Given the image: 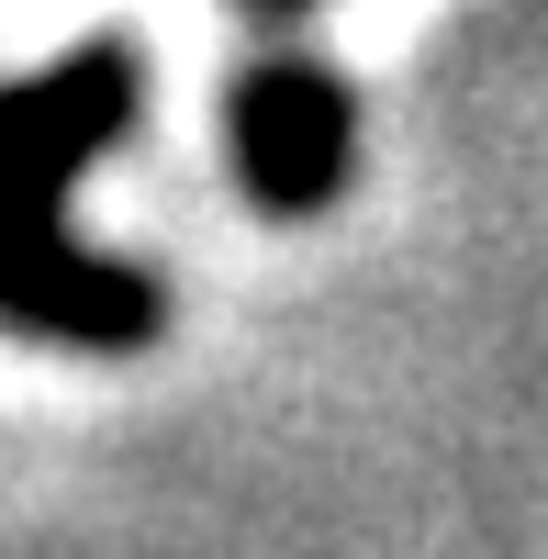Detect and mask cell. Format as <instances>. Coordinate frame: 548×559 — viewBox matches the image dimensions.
<instances>
[{
	"label": "cell",
	"mask_w": 548,
	"mask_h": 559,
	"mask_svg": "<svg viewBox=\"0 0 548 559\" xmlns=\"http://www.w3.org/2000/svg\"><path fill=\"white\" fill-rule=\"evenodd\" d=\"M347 79L325 57H302V45H258V57L236 68V90H224V146H236V179L258 213H313L336 202L347 179Z\"/></svg>",
	"instance_id": "2"
},
{
	"label": "cell",
	"mask_w": 548,
	"mask_h": 559,
	"mask_svg": "<svg viewBox=\"0 0 548 559\" xmlns=\"http://www.w3.org/2000/svg\"><path fill=\"white\" fill-rule=\"evenodd\" d=\"M146 112V57L134 45H79L68 68L0 79V324L45 347H146L157 280L112 269L68 236V191L90 157H112Z\"/></svg>",
	"instance_id": "1"
},
{
	"label": "cell",
	"mask_w": 548,
	"mask_h": 559,
	"mask_svg": "<svg viewBox=\"0 0 548 559\" xmlns=\"http://www.w3.org/2000/svg\"><path fill=\"white\" fill-rule=\"evenodd\" d=\"M247 12H258V23H291V12H313V0H247Z\"/></svg>",
	"instance_id": "3"
}]
</instances>
